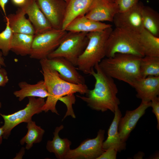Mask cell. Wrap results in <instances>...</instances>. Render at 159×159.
<instances>
[{
	"mask_svg": "<svg viewBox=\"0 0 159 159\" xmlns=\"http://www.w3.org/2000/svg\"><path fill=\"white\" fill-rule=\"evenodd\" d=\"M64 128L62 125L55 128L53 133V139L48 140L46 146L48 151L53 153L58 159H64L67 154L71 149V141L67 138H62L59 135V132Z\"/></svg>",
	"mask_w": 159,
	"mask_h": 159,
	"instance_id": "44dd1931",
	"label": "cell"
},
{
	"mask_svg": "<svg viewBox=\"0 0 159 159\" xmlns=\"http://www.w3.org/2000/svg\"><path fill=\"white\" fill-rule=\"evenodd\" d=\"M93 0H68L67 3L62 29L65 30L68 25L77 18L85 15Z\"/></svg>",
	"mask_w": 159,
	"mask_h": 159,
	"instance_id": "d6986e66",
	"label": "cell"
},
{
	"mask_svg": "<svg viewBox=\"0 0 159 159\" xmlns=\"http://www.w3.org/2000/svg\"><path fill=\"white\" fill-rule=\"evenodd\" d=\"M112 29L111 27L87 33L89 41L77 60V69L85 74L90 75L95 65L106 57V43Z\"/></svg>",
	"mask_w": 159,
	"mask_h": 159,
	"instance_id": "277c9868",
	"label": "cell"
},
{
	"mask_svg": "<svg viewBox=\"0 0 159 159\" xmlns=\"http://www.w3.org/2000/svg\"><path fill=\"white\" fill-rule=\"evenodd\" d=\"M109 0L112 2H115V1L116 0Z\"/></svg>",
	"mask_w": 159,
	"mask_h": 159,
	"instance_id": "f35d334b",
	"label": "cell"
},
{
	"mask_svg": "<svg viewBox=\"0 0 159 159\" xmlns=\"http://www.w3.org/2000/svg\"><path fill=\"white\" fill-rule=\"evenodd\" d=\"M144 28L154 36L159 37V14L152 8L144 5L142 12Z\"/></svg>",
	"mask_w": 159,
	"mask_h": 159,
	"instance_id": "484cf974",
	"label": "cell"
},
{
	"mask_svg": "<svg viewBox=\"0 0 159 159\" xmlns=\"http://www.w3.org/2000/svg\"><path fill=\"white\" fill-rule=\"evenodd\" d=\"M42 72L46 87L48 96L42 108V111H49L59 115L56 105L60 98L71 94H87L89 89L85 84H76L62 79L58 72L50 67L43 59L40 60Z\"/></svg>",
	"mask_w": 159,
	"mask_h": 159,
	"instance_id": "7a4b0ae2",
	"label": "cell"
},
{
	"mask_svg": "<svg viewBox=\"0 0 159 159\" xmlns=\"http://www.w3.org/2000/svg\"><path fill=\"white\" fill-rule=\"evenodd\" d=\"M117 152L114 148H109L105 150L97 159H115Z\"/></svg>",
	"mask_w": 159,
	"mask_h": 159,
	"instance_id": "1f68e13d",
	"label": "cell"
},
{
	"mask_svg": "<svg viewBox=\"0 0 159 159\" xmlns=\"http://www.w3.org/2000/svg\"><path fill=\"white\" fill-rule=\"evenodd\" d=\"M52 28L62 29L67 3L64 0H35Z\"/></svg>",
	"mask_w": 159,
	"mask_h": 159,
	"instance_id": "8fae6325",
	"label": "cell"
},
{
	"mask_svg": "<svg viewBox=\"0 0 159 159\" xmlns=\"http://www.w3.org/2000/svg\"><path fill=\"white\" fill-rule=\"evenodd\" d=\"M139 41L145 56L159 57V37L144 28L139 34Z\"/></svg>",
	"mask_w": 159,
	"mask_h": 159,
	"instance_id": "cb8c5ba5",
	"label": "cell"
},
{
	"mask_svg": "<svg viewBox=\"0 0 159 159\" xmlns=\"http://www.w3.org/2000/svg\"><path fill=\"white\" fill-rule=\"evenodd\" d=\"M66 2H67L68 0H64Z\"/></svg>",
	"mask_w": 159,
	"mask_h": 159,
	"instance_id": "ab89813d",
	"label": "cell"
},
{
	"mask_svg": "<svg viewBox=\"0 0 159 159\" xmlns=\"http://www.w3.org/2000/svg\"><path fill=\"white\" fill-rule=\"evenodd\" d=\"M3 54L1 51H0V69L2 66H6L4 59L3 57Z\"/></svg>",
	"mask_w": 159,
	"mask_h": 159,
	"instance_id": "d590c367",
	"label": "cell"
},
{
	"mask_svg": "<svg viewBox=\"0 0 159 159\" xmlns=\"http://www.w3.org/2000/svg\"><path fill=\"white\" fill-rule=\"evenodd\" d=\"M9 79L6 70L4 68L0 69V87H4L8 82ZM1 103L0 102V108L1 107Z\"/></svg>",
	"mask_w": 159,
	"mask_h": 159,
	"instance_id": "d6a6232c",
	"label": "cell"
},
{
	"mask_svg": "<svg viewBox=\"0 0 159 159\" xmlns=\"http://www.w3.org/2000/svg\"><path fill=\"white\" fill-rule=\"evenodd\" d=\"M136 97L142 101L149 102L159 95V76L140 77L133 83Z\"/></svg>",
	"mask_w": 159,
	"mask_h": 159,
	"instance_id": "2e32d148",
	"label": "cell"
},
{
	"mask_svg": "<svg viewBox=\"0 0 159 159\" xmlns=\"http://www.w3.org/2000/svg\"><path fill=\"white\" fill-rule=\"evenodd\" d=\"M138 2V0H116L115 1L118 7V12H124L130 9Z\"/></svg>",
	"mask_w": 159,
	"mask_h": 159,
	"instance_id": "f546056e",
	"label": "cell"
},
{
	"mask_svg": "<svg viewBox=\"0 0 159 159\" xmlns=\"http://www.w3.org/2000/svg\"><path fill=\"white\" fill-rule=\"evenodd\" d=\"M28 103L24 109L14 113L5 115L0 112L4 123L2 126L3 130V137L7 139L12 130L16 126L22 122L27 123L32 120V117L35 114L42 112V108L45 103L44 98L35 97H28Z\"/></svg>",
	"mask_w": 159,
	"mask_h": 159,
	"instance_id": "ba28073f",
	"label": "cell"
},
{
	"mask_svg": "<svg viewBox=\"0 0 159 159\" xmlns=\"http://www.w3.org/2000/svg\"><path fill=\"white\" fill-rule=\"evenodd\" d=\"M8 0H0V6L5 16L6 14L5 10V6Z\"/></svg>",
	"mask_w": 159,
	"mask_h": 159,
	"instance_id": "e575fe53",
	"label": "cell"
},
{
	"mask_svg": "<svg viewBox=\"0 0 159 159\" xmlns=\"http://www.w3.org/2000/svg\"><path fill=\"white\" fill-rule=\"evenodd\" d=\"M43 59L50 67L58 72L62 79L74 84H85L84 77L75 66L65 59L58 57Z\"/></svg>",
	"mask_w": 159,
	"mask_h": 159,
	"instance_id": "7c38bea8",
	"label": "cell"
},
{
	"mask_svg": "<svg viewBox=\"0 0 159 159\" xmlns=\"http://www.w3.org/2000/svg\"><path fill=\"white\" fill-rule=\"evenodd\" d=\"M27 123V132L20 140V143L22 145L26 144L25 149L29 150L34 144L39 143L42 141L45 131L40 126L36 125L35 122L32 120Z\"/></svg>",
	"mask_w": 159,
	"mask_h": 159,
	"instance_id": "d4e9b609",
	"label": "cell"
},
{
	"mask_svg": "<svg viewBox=\"0 0 159 159\" xmlns=\"http://www.w3.org/2000/svg\"><path fill=\"white\" fill-rule=\"evenodd\" d=\"M140 153H138L137 154H136L134 156V158L135 159H141L144 156V153H142V152H140Z\"/></svg>",
	"mask_w": 159,
	"mask_h": 159,
	"instance_id": "8d00e7d4",
	"label": "cell"
},
{
	"mask_svg": "<svg viewBox=\"0 0 159 159\" xmlns=\"http://www.w3.org/2000/svg\"><path fill=\"white\" fill-rule=\"evenodd\" d=\"M118 12L117 6L115 2L109 0H93L85 16L96 21L112 22L115 16Z\"/></svg>",
	"mask_w": 159,
	"mask_h": 159,
	"instance_id": "5bb4252c",
	"label": "cell"
},
{
	"mask_svg": "<svg viewBox=\"0 0 159 159\" xmlns=\"http://www.w3.org/2000/svg\"><path fill=\"white\" fill-rule=\"evenodd\" d=\"M67 32L54 28L34 35L29 55L30 58L41 60L47 58L59 46Z\"/></svg>",
	"mask_w": 159,
	"mask_h": 159,
	"instance_id": "52a82bcc",
	"label": "cell"
},
{
	"mask_svg": "<svg viewBox=\"0 0 159 159\" xmlns=\"http://www.w3.org/2000/svg\"><path fill=\"white\" fill-rule=\"evenodd\" d=\"M59 100L63 102L66 106L67 111L62 120L67 116H71L72 118H75L76 116L72 107V105L75 104L76 99L74 94H71L62 97Z\"/></svg>",
	"mask_w": 159,
	"mask_h": 159,
	"instance_id": "f1b7e54d",
	"label": "cell"
},
{
	"mask_svg": "<svg viewBox=\"0 0 159 159\" xmlns=\"http://www.w3.org/2000/svg\"><path fill=\"white\" fill-rule=\"evenodd\" d=\"M3 130L2 127H0V145L1 144L3 140Z\"/></svg>",
	"mask_w": 159,
	"mask_h": 159,
	"instance_id": "74e56055",
	"label": "cell"
},
{
	"mask_svg": "<svg viewBox=\"0 0 159 159\" xmlns=\"http://www.w3.org/2000/svg\"><path fill=\"white\" fill-rule=\"evenodd\" d=\"M139 70L142 77L159 76V57L145 56L142 57Z\"/></svg>",
	"mask_w": 159,
	"mask_h": 159,
	"instance_id": "4316f807",
	"label": "cell"
},
{
	"mask_svg": "<svg viewBox=\"0 0 159 159\" xmlns=\"http://www.w3.org/2000/svg\"><path fill=\"white\" fill-rule=\"evenodd\" d=\"M141 58L132 54L117 53L112 57L104 58L98 64L106 75L132 87L137 79L142 77L139 70Z\"/></svg>",
	"mask_w": 159,
	"mask_h": 159,
	"instance_id": "3957f363",
	"label": "cell"
},
{
	"mask_svg": "<svg viewBox=\"0 0 159 159\" xmlns=\"http://www.w3.org/2000/svg\"><path fill=\"white\" fill-rule=\"evenodd\" d=\"M90 75L95 80L94 88L89 90L85 96L76 95L91 109L104 112L109 110L114 113L120 104L117 97L118 89L113 79L106 75L98 63L96 64Z\"/></svg>",
	"mask_w": 159,
	"mask_h": 159,
	"instance_id": "6da1fadb",
	"label": "cell"
},
{
	"mask_svg": "<svg viewBox=\"0 0 159 159\" xmlns=\"http://www.w3.org/2000/svg\"><path fill=\"white\" fill-rule=\"evenodd\" d=\"M150 102L142 101L135 109L127 110L121 117L118 124V131L122 140L125 142L131 131L135 128L139 119L145 114L146 110L150 107Z\"/></svg>",
	"mask_w": 159,
	"mask_h": 159,
	"instance_id": "4fadbf2b",
	"label": "cell"
},
{
	"mask_svg": "<svg viewBox=\"0 0 159 159\" xmlns=\"http://www.w3.org/2000/svg\"><path fill=\"white\" fill-rule=\"evenodd\" d=\"M105 131L100 129L96 137L87 139L77 148L70 149L64 159H97L105 151L103 148Z\"/></svg>",
	"mask_w": 159,
	"mask_h": 159,
	"instance_id": "9c48e42d",
	"label": "cell"
},
{
	"mask_svg": "<svg viewBox=\"0 0 159 159\" xmlns=\"http://www.w3.org/2000/svg\"><path fill=\"white\" fill-rule=\"evenodd\" d=\"M26 0H11L12 2L14 5L19 7L23 5Z\"/></svg>",
	"mask_w": 159,
	"mask_h": 159,
	"instance_id": "836d02e7",
	"label": "cell"
},
{
	"mask_svg": "<svg viewBox=\"0 0 159 159\" xmlns=\"http://www.w3.org/2000/svg\"><path fill=\"white\" fill-rule=\"evenodd\" d=\"M150 107L152 108V112L155 114L157 120V127L159 129V97H157L150 101Z\"/></svg>",
	"mask_w": 159,
	"mask_h": 159,
	"instance_id": "4dcf8cb0",
	"label": "cell"
},
{
	"mask_svg": "<svg viewBox=\"0 0 159 159\" xmlns=\"http://www.w3.org/2000/svg\"><path fill=\"white\" fill-rule=\"evenodd\" d=\"M144 5L138 2L130 9L122 12H118L112 22L116 28L127 29L140 34L144 29L142 16Z\"/></svg>",
	"mask_w": 159,
	"mask_h": 159,
	"instance_id": "30bf717a",
	"label": "cell"
},
{
	"mask_svg": "<svg viewBox=\"0 0 159 159\" xmlns=\"http://www.w3.org/2000/svg\"><path fill=\"white\" fill-rule=\"evenodd\" d=\"M117 53L144 57L140 42L139 34L120 28L112 29L106 43V57H111Z\"/></svg>",
	"mask_w": 159,
	"mask_h": 159,
	"instance_id": "5b68a950",
	"label": "cell"
},
{
	"mask_svg": "<svg viewBox=\"0 0 159 159\" xmlns=\"http://www.w3.org/2000/svg\"><path fill=\"white\" fill-rule=\"evenodd\" d=\"M34 35L14 33L10 51L21 56L29 55Z\"/></svg>",
	"mask_w": 159,
	"mask_h": 159,
	"instance_id": "603a6c76",
	"label": "cell"
},
{
	"mask_svg": "<svg viewBox=\"0 0 159 159\" xmlns=\"http://www.w3.org/2000/svg\"><path fill=\"white\" fill-rule=\"evenodd\" d=\"M111 27L112 26L110 24L94 21L83 15L73 20L65 30L67 32L88 33L102 31Z\"/></svg>",
	"mask_w": 159,
	"mask_h": 159,
	"instance_id": "e0dca14e",
	"label": "cell"
},
{
	"mask_svg": "<svg viewBox=\"0 0 159 159\" xmlns=\"http://www.w3.org/2000/svg\"><path fill=\"white\" fill-rule=\"evenodd\" d=\"M27 14L34 29L35 34L42 33L53 28L41 11L35 0H26L20 7Z\"/></svg>",
	"mask_w": 159,
	"mask_h": 159,
	"instance_id": "9a60e30c",
	"label": "cell"
},
{
	"mask_svg": "<svg viewBox=\"0 0 159 159\" xmlns=\"http://www.w3.org/2000/svg\"><path fill=\"white\" fill-rule=\"evenodd\" d=\"M18 85L20 89L13 92L14 95L21 101L26 97H37L44 98L48 96V92L44 80H41L34 84L25 81L20 82Z\"/></svg>",
	"mask_w": 159,
	"mask_h": 159,
	"instance_id": "7402d4cb",
	"label": "cell"
},
{
	"mask_svg": "<svg viewBox=\"0 0 159 159\" xmlns=\"http://www.w3.org/2000/svg\"><path fill=\"white\" fill-rule=\"evenodd\" d=\"M26 14L19 7L15 13L5 16L9 26L14 33L35 35L34 27L29 19L26 18Z\"/></svg>",
	"mask_w": 159,
	"mask_h": 159,
	"instance_id": "ffe728a7",
	"label": "cell"
},
{
	"mask_svg": "<svg viewBox=\"0 0 159 159\" xmlns=\"http://www.w3.org/2000/svg\"><path fill=\"white\" fill-rule=\"evenodd\" d=\"M87 33L67 32L59 46L47 58L63 57L77 66V60L89 41Z\"/></svg>",
	"mask_w": 159,
	"mask_h": 159,
	"instance_id": "8992f818",
	"label": "cell"
},
{
	"mask_svg": "<svg viewBox=\"0 0 159 159\" xmlns=\"http://www.w3.org/2000/svg\"><path fill=\"white\" fill-rule=\"evenodd\" d=\"M114 113V118L108 130L107 139L103 143V148L105 150L113 148L117 152H120L125 149L126 146L125 142L122 140L118 131V124L122 115L119 108Z\"/></svg>",
	"mask_w": 159,
	"mask_h": 159,
	"instance_id": "ac0fdd59",
	"label": "cell"
},
{
	"mask_svg": "<svg viewBox=\"0 0 159 159\" xmlns=\"http://www.w3.org/2000/svg\"><path fill=\"white\" fill-rule=\"evenodd\" d=\"M6 26L0 33V51L3 55L6 56L10 51L11 44L14 33L10 28L8 21L5 19Z\"/></svg>",
	"mask_w": 159,
	"mask_h": 159,
	"instance_id": "83f0119b",
	"label": "cell"
}]
</instances>
